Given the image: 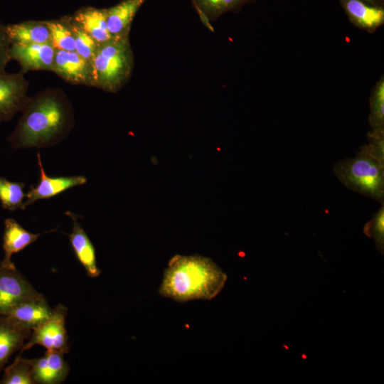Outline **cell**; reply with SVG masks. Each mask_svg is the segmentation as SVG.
<instances>
[{
  "instance_id": "ba28073f",
  "label": "cell",
  "mask_w": 384,
  "mask_h": 384,
  "mask_svg": "<svg viewBox=\"0 0 384 384\" xmlns=\"http://www.w3.org/2000/svg\"><path fill=\"white\" fill-rule=\"evenodd\" d=\"M56 49L50 42L27 45L11 44L10 56L21 65V72L53 71Z\"/></svg>"
},
{
  "instance_id": "277c9868",
  "label": "cell",
  "mask_w": 384,
  "mask_h": 384,
  "mask_svg": "<svg viewBox=\"0 0 384 384\" xmlns=\"http://www.w3.org/2000/svg\"><path fill=\"white\" fill-rule=\"evenodd\" d=\"M90 63L91 86L117 92L127 82L134 68L129 38L99 44Z\"/></svg>"
},
{
  "instance_id": "8992f818",
  "label": "cell",
  "mask_w": 384,
  "mask_h": 384,
  "mask_svg": "<svg viewBox=\"0 0 384 384\" xmlns=\"http://www.w3.org/2000/svg\"><path fill=\"white\" fill-rule=\"evenodd\" d=\"M67 310V307L61 304L55 306L50 317L32 331L28 341L23 346L20 353L36 345L42 346L47 351L66 353L69 349L65 328Z\"/></svg>"
},
{
  "instance_id": "484cf974",
  "label": "cell",
  "mask_w": 384,
  "mask_h": 384,
  "mask_svg": "<svg viewBox=\"0 0 384 384\" xmlns=\"http://www.w3.org/2000/svg\"><path fill=\"white\" fill-rule=\"evenodd\" d=\"M384 85L380 82L375 90L372 103V117L375 126L380 127L383 122Z\"/></svg>"
},
{
  "instance_id": "7c38bea8",
  "label": "cell",
  "mask_w": 384,
  "mask_h": 384,
  "mask_svg": "<svg viewBox=\"0 0 384 384\" xmlns=\"http://www.w3.org/2000/svg\"><path fill=\"white\" fill-rule=\"evenodd\" d=\"M63 353L46 351L41 358L32 359L33 378L35 383L60 384L69 373V366Z\"/></svg>"
},
{
  "instance_id": "4316f807",
  "label": "cell",
  "mask_w": 384,
  "mask_h": 384,
  "mask_svg": "<svg viewBox=\"0 0 384 384\" xmlns=\"http://www.w3.org/2000/svg\"><path fill=\"white\" fill-rule=\"evenodd\" d=\"M11 42L6 30V25L0 22V74L5 72L10 56Z\"/></svg>"
},
{
  "instance_id": "8fae6325",
  "label": "cell",
  "mask_w": 384,
  "mask_h": 384,
  "mask_svg": "<svg viewBox=\"0 0 384 384\" xmlns=\"http://www.w3.org/2000/svg\"><path fill=\"white\" fill-rule=\"evenodd\" d=\"M53 311L43 296L18 304L5 316L17 327L31 331L46 321Z\"/></svg>"
},
{
  "instance_id": "ffe728a7",
  "label": "cell",
  "mask_w": 384,
  "mask_h": 384,
  "mask_svg": "<svg viewBox=\"0 0 384 384\" xmlns=\"http://www.w3.org/2000/svg\"><path fill=\"white\" fill-rule=\"evenodd\" d=\"M50 30V43L58 50H75V42L69 17L46 21Z\"/></svg>"
},
{
  "instance_id": "6da1fadb",
  "label": "cell",
  "mask_w": 384,
  "mask_h": 384,
  "mask_svg": "<svg viewBox=\"0 0 384 384\" xmlns=\"http://www.w3.org/2000/svg\"><path fill=\"white\" fill-rule=\"evenodd\" d=\"M21 113L8 138L15 149L51 146L64 139L74 124L72 105L59 88L30 97Z\"/></svg>"
},
{
  "instance_id": "9a60e30c",
  "label": "cell",
  "mask_w": 384,
  "mask_h": 384,
  "mask_svg": "<svg viewBox=\"0 0 384 384\" xmlns=\"http://www.w3.org/2000/svg\"><path fill=\"white\" fill-rule=\"evenodd\" d=\"M72 18L98 45L114 39L107 29L105 9L82 8Z\"/></svg>"
},
{
  "instance_id": "44dd1931",
  "label": "cell",
  "mask_w": 384,
  "mask_h": 384,
  "mask_svg": "<svg viewBox=\"0 0 384 384\" xmlns=\"http://www.w3.org/2000/svg\"><path fill=\"white\" fill-rule=\"evenodd\" d=\"M21 353L14 361L4 369L1 384H34L32 370V359L21 357Z\"/></svg>"
},
{
  "instance_id": "7402d4cb",
  "label": "cell",
  "mask_w": 384,
  "mask_h": 384,
  "mask_svg": "<svg viewBox=\"0 0 384 384\" xmlns=\"http://www.w3.org/2000/svg\"><path fill=\"white\" fill-rule=\"evenodd\" d=\"M24 186L25 185L22 183L12 182L0 177V201L5 209L15 210L26 208Z\"/></svg>"
},
{
  "instance_id": "5bb4252c",
  "label": "cell",
  "mask_w": 384,
  "mask_h": 384,
  "mask_svg": "<svg viewBox=\"0 0 384 384\" xmlns=\"http://www.w3.org/2000/svg\"><path fill=\"white\" fill-rule=\"evenodd\" d=\"M145 0H122L105 9L107 29L113 38H129L132 22Z\"/></svg>"
},
{
  "instance_id": "5b68a950",
  "label": "cell",
  "mask_w": 384,
  "mask_h": 384,
  "mask_svg": "<svg viewBox=\"0 0 384 384\" xmlns=\"http://www.w3.org/2000/svg\"><path fill=\"white\" fill-rule=\"evenodd\" d=\"M43 296L16 269L12 261H0V316H6L22 302Z\"/></svg>"
},
{
  "instance_id": "603a6c76",
  "label": "cell",
  "mask_w": 384,
  "mask_h": 384,
  "mask_svg": "<svg viewBox=\"0 0 384 384\" xmlns=\"http://www.w3.org/2000/svg\"><path fill=\"white\" fill-rule=\"evenodd\" d=\"M249 0H193L201 19L215 20L223 13L233 10Z\"/></svg>"
},
{
  "instance_id": "7a4b0ae2",
  "label": "cell",
  "mask_w": 384,
  "mask_h": 384,
  "mask_svg": "<svg viewBox=\"0 0 384 384\" xmlns=\"http://www.w3.org/2000/svg\"><path fill=\"white\" fill-rule=\"evenodd\" d=\"M227 275L210 258L174 255L164 272L159 293L178 302L210 300L223 288Z\"/></svg>"
},
{
  "instance_id": "4fadbf2b",
  "label": "cell",
  "mask_w": 384,
  "mask_h": 384,
  "mask_svg": "<svg viewBox=\"0 0 384 384\" xmlns=\"http://www.w3.org/2000/svg\"><path fill=\"white\" fill-rule=\"evenodd\" d=\"M66 214L73 220L72 231L69 235V239L75 255L85 268L87 275L95 278L100 274V270L97 265L95 247L79 223L77 215L70 211L66 212Z\"/></svg>"
},
{
  "instance_id": "30bf717a",
  "label": "cell",
  "mask_w": 384,
  "mask_h": 384,
  "mask_svg": "<svg viewBox=\"0 0 384 384\" xmlns=\"http://www.w3.org/2000/svg\"><path fill=\"white\" fill-rule=\"evenodd\" d=\"M69 83L91 86V63L75 50H55L53 71Z\"/></svg>"
},
{
  "instance_id": "d6986e66",
  "label": "cell",
  "mask_w": 384,
  "mask_h": 384,
  "mask_svg": "<svg viewBox=\"0 0 384 384\" xmlns=\"http://www.w3.org/2000/svg\"><path fill=\"white\" fill-rule=\"evenodd\" d=\"M349 18L359 26L371 29L380 26L384 20L382 8L373 7L360 0H340Z\"/></svg>"
},
{
  "instance_id": "52a82bcc",
  "label": "cell",
  "mask_w": 384,
  "mask_h": 384,
  "mask_svg": "<svg viewBox=\"0 0 384 384\" xmlns=\"http://www.w3.org/2000/svg\"><path fill=\"white\" fill-rule=\"evenodd\" d=\"M28 90L22 72L0 74V122L9 121L23 110L30 97Z\"/></svg>"
},
{
  "instance_id": "d4e9b609",
  "label": "cell",
  "mask_w": 384,
  "mask_h": 384,
  "mask_svg": "<svg viewBox=\"0 0 384 384\" xmlns=\"http://www.w3.org/2000/svg\"><path fill=\"white\" fill-rule=\"evenodd\" d=\"M364 232L375 240L377 247L383 250L384 241V210L380 208L373 219L364 227Z\"/></svg>"
},
{
  "instance_id": "83f0119b",
  "label": "cell",
  "mask_w": 384,
  "mask_h": 384,
  "mask_svg": "<svg viewBox=\"0 0 384 384\" xmlns=\"http://www.w3.org/2000/svg\"><path fill=\"white\" fill-rule=\"evenodd\" d=\"M361 1H375V0H360Z\"/></svg>"
},
{
  "instance_id": "cb8c5ba5",
  "label": "cell",
  "mask_w": 384,
  "mask_h": 384,
  "mask_svg": "<svg viewBox=\"0 0 384 384\" xmlns=\"http://www.w3.org/2000/svg\"><path fill=\"white\" fill-rule=\"evenodd\" d=\"M70 26L74 34L75 51L83 58L91 62L98 44L86 33L71 17H69Z\"/></svg>"
},
{
  "instance_id": "e0dca14e",
  "label": "cell",
  "mask_w": 384,
  "mask_h": 384,
  "mask_svg": "<svg viewBox=\"0 0 384 384\" xmlns=\"http://www.w3.org/2000/svg\"><path fill=\"white\" fill-rule=\"evenodd\" d=\"M3 249L5 262H11V256L22 251L36 242L42 235L30 233L24 229L16 220L7 218L4 223Z\"/></svg>"
},
{
  "instance_id": "2e32d148",
  "label": "cell",
  "mask_w": 384,
  "mask_h": 384,
  "mask_svg": "<svg viewBox=\"0 0 384 384\" xmlns=\"http://www.w3.org/2000/svg\"><path fill=\"white\" fill-rule=\"evenodd\" d=\"M11 44L27 45L50 42V30L46 21H28L6 25Z\"/></svg>"
},
{
  "instance_id": "9c48e42d",
  "label": "cell",
  "mask_w": 384,
  "mask_h": 384,
  "mask_svg": "<svg viewBox=\"0 0 384 384\" xmlns=\"http://www.w3.org/2000/svg\"><path fill=\"white\" fill-rule=\"evenodd\" d=\"M37 160L40 169V180L36 186H31L26 194L25 208L36 201L50 198L69 188L87 183L84 176H48L44 171L39 153L37 154Z\"/></svg>"
},
{
  "instance_id": "ac0fdd59",
  "label": "cell",
  "mask_w": 384,
  "mask_h": 384,
  "mask_svg": "<svg viewBox=\"0 0 384 384\" xmlns=\"http://www.w3.org/2000/svg\"><path fill=\"white\" fill-rule=\"evenodd\" d=\"M31 331L20 329L5 316H0V370L7 363L11 356L24 345Z\"/></svg>"
},
{
  "instance_id": "3957f363",
  "label": "cell",
  "mask_w": 384,
  "mask_h": 384,
  "mask_svg": "<svg viewBox=\"0 0 384 384\" xmlns=\"http://www.w3.org/2000/svg\"><path fill=\"white\" fill-rule=\"evenodd\" d=\"M335 173L348 188L381 201L383 198V142L363 147L356 157L336 164Z\"/></svg>"
}]
</instances>
